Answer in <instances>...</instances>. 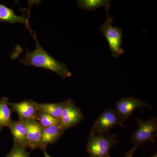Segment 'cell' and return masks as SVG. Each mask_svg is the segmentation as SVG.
<instances>
[{"label": "cell", "mask_w": 157, "mask_h": 157, "mask_svg": "<svg viewBox=\"0 0 157 157\" xmlns=\"http://www.w3.org/2000/svg\"><path fill=\"white\" fill-rule=\"evenodd\" d=\"M30 32L36 42V48L33 52L27 48L25 54L20 60V63L25 66L50 70L63 78L71 77L72 73L66 65L51 56L38 42L36 34L32 30Z\"/></svg>", "instance_id": "6da1fadb"}, {"label": "cell", "mask_w": 157, "mask_h": 157, "mask_svg": "<svg viewBox=\"0 0 157 157\" xmlns=\"http://www.w3.org/2000/svg\"><path fill=\"white\" fill-rule=\"evenodd\" d=\"M118 142L115 134H89L86 151L89 157L107 156L113 147Z\"/></svg>", "instance_id": "7a4b0ae2"}, {"label": "cell", "mask_w": 157, "mask_h": 157, "mask_svg": "<svg viewBox=\"0 0 157 157\" xmlns=\"http://www.w3.org/2000/svg\"><path fill=\"white\" fill-rule=\"evenodd\" d=\"M113 17L107 13L106 20L99 30L107 40L112 56L117 58L124 52L121 47L123 33L120 28L113 26Z\"/></svg>", "instance_id": "3957f363"}, {"label": "cell", "mask_w": 157, "mask_h": 157, "mask_svg": "<svg viewBox=\"0 0 157 157\" xmlns=\"http://www.w3.org/2000/svg\"><path fill=\"white\" fill-rule=\"evenodd\" d=\"M137 127L131 137V143L134 146L143 145L148 141L155 142L157 136V118H151L147 120L136 118Z\"/></svg>", "instance_id": "277c9868"}, {"label": "cell", "mask_w": 157, "mask_h": 157, "mask_svg": "<svg viewBox=\"0 0 157 157\" xmlns=\"http://www.w3.org/2000/svg\"><path fill=\"white\" fill-rule=\"evenodd\" d=\"M119 125L124 126L115 110H104L95 121L89 134H106L110 129Z\"/></svg>", "instance_id": "5b68a950"}, {"label": "cell", "mask_w": 157, "mask_h": 157, "mask_svg": "<svg viewBox=\"0 0 157 157\" xmlns=\"http://www.w3.org/2000/svg\"><path fill=\"white\" fill-rule=\"evenodd\" d=\"M84 119L81 109L69 98L65 101L61 116L59 120V125L64 131L73 128Z\"/></svg>", "instance_id": "8992f818"}, {"label": "cell", "mask_w": 157, "mask_h": 157, "mask_svg": "<svg viewBox=\"0 0 157 157\" xmlns=\"http://www.w3.org/2000/svg\"><path fill=\"white\" fill-rule=\"evenodd\" d=\"M148 103L137 99L135 97L123 98L116 103L114 110L117 113L122 123L124 124L132 116L133 111L137 108H149Z\"/></svg>", "instance_id": "52a82bcc"}, {"label": "cell", "mask_w": 157, "mask_h": 157, "mask_svg": "<svg viewBox=\"0 0 157 157\" xmlns=\"http://www.w3.org/2000/svg\"><path fill=\"white\" fill-rule=\"evenodd\" d=\"M12 111L17 113L19 121L25 122L34 119L37 111V103L32 100H24L18 103H9Z\"/></svg>", "instance_id": "ba28073f"}, {"label": "cell", "mask_w": 157, "mask_h": 157, "mask_svg": "<svg viewBox=\"0 0 157 157\" xmlns=\"http://www.w3.org/2000/svg\"><path fill=\"white\" fill-rule=\"evenodd\" d=\"M27 129L28 148L31 150L41 149V140L43 127L34 119L24 122Z\"/></svg>", "instance_id": "9c48e42d"}, {"label": "cell", "mask_w": 157, "mask_h": 157, "mask_svg": "<svg viewBox=\"0 0 157 157\" xmlns=\"http://www.w3.org/2000/svg\"><path fill=\"white\" fill-rule=\"evenodd\" d=\"M64 132L58 124L43 128L41 140V149L46 148L48 145L57 142Z\"/></svg>", "instance_id": "30bf717a"}, {"label": "cell", "mask_w": 157, "mask_h": 157, "mask_svg": "<svg viewBox=\"0 0 157 157\" xmlns=\"http://www.w3.org/2000/svg\"><path fill=\"white\" fill-rule=\"evenodd\" d=\"M9 128L11 131L14 142L26 149L28 148L27 129L24 122L20 121L12 120Z\"/></svg>", "instance_id": "8fae6325"}, {"label": "cell", "mask_w": 157, "mask_h": 157, "mask_svg": "<svg viewBox=\"0 0 157 157\" xmlns=\"http://www.w3.org/2000/svg\"><path fill=\"white\" fill-rule=\"evenodd\" d=\"M0 22H6L11 24H21L30 29L29 21L24 16H18L14 10L0 4Z\"/></svg>", "instance_id": "7c38bea8"}, {"label": "cell", "mask_w": 157, "mask_h": 157, "mask_svg": "<svg viewBox=\"0 0 157 157\" xmlns=\"http://www.w3.org/2000/svg\"><path fill=\"white\" fill-rule=\"evenodd\" d=\"M9 104V99L6 97L0 99V133L5 127L9 128L12 121V110Z\"/></svg>", "instance_id": "4fadbf2b"}, {"label": "cell", "mask_w": 157, "mask_h": 157, "mask_svg": "<svg viewBox=\"0 0 157 157\" xmlns=\"http://www.w3.org/2000/svg\"><path fill=\"white\" fill-rule=\"evenodd\" d=\"M111 2L108 0H78L77 4L79 9L87 11H94L101 7H104L107 11V13H109Z\"/></svg>", "instance_id": "5bb4252c"}, {"label": "cell", "mask_w": 157, "mask_h": 157, "mask_svg": "<svg viewBox=\"0 0 157 157\" xmlns=\"http://www.w3.org/2000/svg\"><path fill=\"white\" fill-rule=\"evenodd\" d=\"M65 106V101L57 103H37V109L59 119Z\"/></svg>", "instance_id": "9a60e30c"}, {"label": "cell", "mask_w": 157, "mask_h": 157, "mask_svg": "<svg viewBox=\"0 0 157 157\" xmlns=\"http://www.w3.org/2000/svg\"><path fill=\"white\" fill-rule=\"evenodd\" d=\"M35 119L36 120L43 128L50 126L52 125L58 124V120L52 116L38 109Z\"/></svg>", "instance_id": "2e32d148"}, {"label": "cell", "mask_w": 157, "mask_h": 157, "mask_svg": "<svg viewBox=\"0 0 157 157\" xmlns=\"http://www.w3.org/2000/svg\"><path fill=\"white\" fill-rule=\"evenodd\" d=\"M26 149L14 142L11 151L6 157H29L30 153L27 151Z\"/></svg>", "instance_id": "e0dca14e"}, {"label": "cell", "mask_w": 157, "mask_h": 157, "mask_svg": "<svg viewBox=\"0 0 157 157\" xmlns=\"http://www.w3.org/2000/svg\"><path fill=\"white\" fill-rule=\"evenodd\" d=\"M137 148V147L134 146L131 149H130L128 152L125 155L124 157H133V154L136 150Z\"/></svg>", "instance_id": "ac0fdd59"}, {"label": "cell", "mask_w": 157, "mask_h": 157, "mask_svg": "<svg viewBox=\"0 0 157 157\" xmlns=\"http://www.w3.org/2000/svg\"><path fill=\"white\" fill-rule=\"evenodd\" d=\"M46 148H44L42 149V151L43 153V154H44V156H45V157H52L48 154V153H47V151H46Z\"/></svg>", "instance_id": "d6986e66"}, {"label": "cell", "mask_w": 157, "mask_h": 157, "mask_svg": "<svg viewBox=\"0 0 157 157\" xmlns=\"http://www.w3.org/2000/svg\"><path fill=\"white\" fill-rule=\"evenodd\" d=\"M150 157H157V152H156L154 154L152 155Z\"/></svg>", "instance_id": "ffe728a7"}, {"label": "cell", "mask_w": 157, "mask_h": 157, "mask_svg": "<svg viewBox=\"0 0 157 157\" xmlns=\"http://www.w3.org/2000/svg\"><path fill=\"white\" fill-rule=\"evenodd\" d=\"M104 157H110V155H109L107 156Z\"/></svg>", "instance_id": "44dd1931"}]
</instances>
